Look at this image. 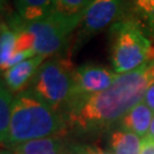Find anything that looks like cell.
<instances>
[{
  "mask_svg": "<svg viewBox=\"0 0 154 154\" xmlns=\"http://www.w3.org/2000/svg\"><path fill=\"white\" fill-rule=\"evenodd\" d=\"M79 154H114L113 152H109V151H104L100 147L97 146H82L80 149Z\"/></svg>",
  "mask_w": 154,
  "mask_h": 154,
  "instance_id": "cell-19",
  "label": "cell"
},
{
  "mask_svg": "<svg viewBox=\"0 0 154 154\" xmlns=\"http://www.w3.org/2000/svg\"><path fill=\"white\" fill-rule=\"evenodd\" d=\"M17 46V33L9 24L1 22L0 30V69L4 70L6 64L15 54Z\"/></svg>",
  "mask_w": 154,
  "mask_h": 154,
  "instance_id": "cell-15",
  "label": "cell"
},
{
  "mask_svg": "<svg viewBox=\"0 0 154 154\" xmlns=\"http://www.w3.org/2000/svg\"><path fill=\"white\" fill-rule=\"evenodd\" d=\"M46 58L47 57L40 55L32 56L6 70L2 73L4 74L2 81L5 82L6 87L13 94L22 93L23 89L31 83L39 67L42 65Z\"/></svg>",
  "mask_w": 154,
  "mask_h": 154,
  "instance_id": "cell-9",
  "label": "cell"
},
{
  "mask_svg": "<svg viewBox=\"0 0 154 154\" xmlns=\"http://www.w3.org/2000/svg\"><path fill=\"white\" fill-rule=\"evenodd\" d=\"M22 21L23 25L32 34L35 55L48 57L60 53L66 46L67 39L71 35L69 30L50 16L33 22Z\"/></svg>",
  "mask_w": 154,
  "mask_h": 154,
  "instance_id": "cell-6",
  "label": "cell"
},
{
  "mask_svg": "<svg viewBox=\"0 0 154 154\" xmlns=\"http://www.w3.org/2000/svg\"><path fill=\"white\" fill-rule=\"evenodd\" d=\"M126 0H93L80 24V38L86 41L88 37L114 25L126 18Z\"/></svg>",
  "mask_w": 154,
  "mask_h": 154,
  "instance_id": "cell-7",
  "label": "cell"
},
{
  "mask_svg": "<svg viewBox=\"0 0 154 154\" xmlns=\"http://www.w3.org/2000/svg\"><path fill=\"white\" fill-rule=\"evenodd\" d=\"M143 139L134 132L116 129L111 132L109 145L114 154H140Z\"/></svg>",
  "mask_w": 154,
  "mask_h": 154,
  "instance_id": "cell-12",
  "label": "cell"
},
{
  "mask_svg": "<svg viewBox=\"0 0 154 154\" xmlns=\"http://www.w3.org/2000/svg\"><path fill=\"white\" fill-rule=\"evenodd\" d=\"M1 154H16V153H15V152H13V151L9 149H5V151L2 149V151H1Z\"/></svg>",
  "mask_w": 154,
  "mask_h": 154,
  "instance_id": "cell-22",
  "label": "cell"
},
{
  "mask_svg": "<svg viewBox=\"0 0 154 154\" xmlns=\"http://www.w3.org/2000/svg\"><path fill=\"white\" fill-rule=\"evenodd\" d=\"M67 122L60 111L54 110L30 90L17 95L13 104L9 136L6 147L46 137L61 136Z\"/></svg>",
  "mask_w": 154,
  "mask_h": 154,
  "instance_id": "cell-2",
  "label": "cell"
},
{
  "mask_svg": "<svg viewBox=\"0 0 154 154\" xmlns=\"http://www.w3.org/2000/svg\"><path fill=\"white\" fill-rule=\"evenodd\" d=\"M14 99L15 97L13 96V93L6 87L5 82L1 81V86H0V140H1L2 147H6L7 142H8Z\"/></svg>",
  "mask_w": 154,
  "mask_h": 154,
  "instance_id": "cell-14",
  "label": "cell"
},
{
  "mask_svg": "<svg viewBox=\"0 0 154 154\" xmlns=\"http://www.w3.org/2000/svg\"><path fill=\"white\" fill-rule=\"evenodd\" d=\"M145 22L147 25L151 35L154 39V0H149V13H147V16L145 18Z\"/></svg>",
  "mask_w": 154,
  "mask_h": 154,
  "instance_id": "cell-16",
  "label": "cell"
},
{
  "mask_svg": "<svg viewBox=\"0 0 154 154\" xmlns=\"http://www.w3.org/2000/svg\"><path fill=\"white\" fill-rule=\"evenodd\" d=\"M73 71L71 62L60 56L45 61L32 79L29 90L54 110L60 111L71 98Z\"/></svg>",
  "mask_w": 154,
  "mask_h": 154,
  "instance_id": "cell-4",
  "label": "cell"
},
{
  "mask_svg": "<svg viewBox=\"0 0 154 154\" xmlns=\"http://www.w3.org/2000/svg\"><path fill=\"white\" fill-rule=\"evenodd\" d=\"M111 65L118 73H127L154 60V47L140 24L123 18L111 26Z\"/></svg>",
  "mask_w": 154,
  "mask_h": 154,
  "instance_id": "cell-3",
  "label": "cell"
},
{
  "mask_svg": "<svg viewBox=\"0 0 154 154\" xmlns=\"http://www.w3.org/2000/svg\"><path fill=\"white\" fill-rule=\"evenodd\" d=\"M119 74L97 64H83L73 71V89L65 109L110 87Z\"/></svg>",
  "mask_w": 154,
  "mask_h": 154,
  "instance_id": "cell-5",
  "label": "cell"
},
{
  "mask_svg": "<svg viewBox=\"0 0 154 154\" xmlns=\"http://www.w3.org/2000/svg\"><path fill=\"white\" fill-rule=\"evenodd\" d=\"M154 81V60L119 74L110 87L65 109L67 125L81 132L104 130L119 122L144 99Z\"/></svg>",
  "mask_w": 154,
  "mask_h": 154,
  "instance_id": "cell-1",
  "label": "cell"
},
{
  "mask_svg": "<svg viewBox=\"0 0 154 154\" xmlns=\"http://www.w3.org/2000/svg\"><path fill=\"white\" fill-rule=\"evenodd\" d=\"M11 149L16 154H66V146L60 136L29 140Z\"/></svg>",
  "mask_w": 154,
  "mask_h": 154,
  "instance_id": "cell-11",
  "label": "cell"
},
{
  "mask_svg": "<svg viewBox=\"0 0 154 154\" xmlns=\"http://www.w3.org/2000/svg\"><path fill=\"white\" fill-rule=\"evenodd\" d=\"M17 15L25 22H33L48 16L53 0H14Z\"/></svg>",
  "mask_w": 154,
  "mask_h": 154,
  "instance_id": "cell-13",
  "label": "cell"
},
{
  "mask_svg": "<svg viewBox=\"0 0 154 154\" xmlns=\"http://www.w3.org/2000/svg\"><path fill=\"white\" fill-rule=\"evenodd\" d=\"M140 154H154V140L149 137L143 138Z\"/></svg>",
  "mask_w": 154,
  "mask_h": 154,
  "instance_id": "cell-20",
  "label": "cell"
},
{
  "mask_svg": "<svg viewBox=\"0 0 154 154\" xmlns=\"http://www.w3.org/2000/svg\"><path fill=\"white\" fill-rule=\"evenodd\" d=\"M153 118L154 112L142 100L122 118L119 121V125L121 129L134 132L139 137L145 138L149 134Z\"/></svg>",
  "mask_w": 154,
  "mask_h": 154,
  "instance_id": "cell-10",
  "label": "cell"
},
{
  "mask_svg": "<svg viewBox=\"0 0 154 154\" xmlns=\"http://www.w3.org/2000/svg\"><path fill=\"white\" fill-rule=\"evenodd\" d=\"M146 137L151 138V139H153L154 140V118L153 120H152V123H151V127H149V134H147V136Z\"/></svg>",
  "mask_w": 154,
  "mask_h": 154,
  "instance_id": "cell-21",
  "label": "cell"
},
{
  "mask_svg": "<svg viewBox=\"0 0 154 154\" xmlns=\"http://www.w3.org/2000/svg\"><path fill=\"white\" fill-rule=\"evenodd\" d=\"M132 1H134V6H135L136 11L145 20L147 16V13H149V0H132Z\"/></svg>",
  "mask_w": 154,
  "mask_h": 154,
  "instance_id": "cell-17",
  "label": "cell"
},
{
  "mask_svg": "<svg viewBox=\"0 0 154 154\" xmlns=\"http://www.w3.org/2000/svg\"><path fill=\"white\" fill-rule=\"evenodd\" d=\"M143 102L154 112V81L149 85V87L146 90Z\"/></svg>",
  "mask_w": 154,
  "mask_h": 154,
  "instance_id": "cell-18",
  "label": "cell"
},
{
  "mask_svg": "<svg viewBox=\"0 0 154 154\" xmlns=\"http://www.w3.org/2000/svg\"><path fill=\"white\" fill-rule=\"evenodd\" d=\"M93 0H53L48 16L73 32L82 22L83 16Z\"/></svg>",
  "mask_w": 154,
  "mask_h": 154,
  "instance_id": "cell-8",
  "label": "cell"
}]
</instances>
